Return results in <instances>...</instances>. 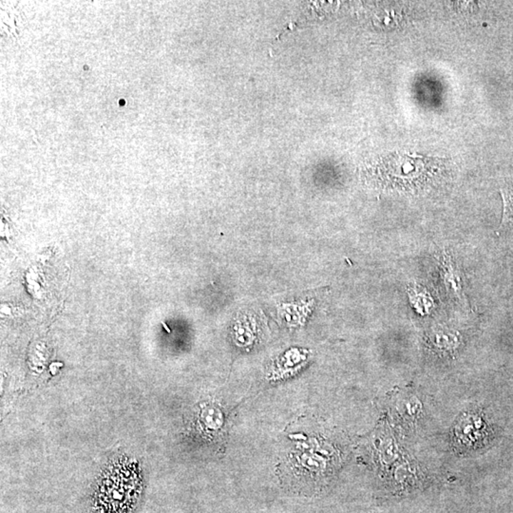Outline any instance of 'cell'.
Instances as JSON below:
<instances>
[{
  "label": "cell",
  "mask_w": 513,
  "mask_h": 513,
  "mask_svg": "<svg viewBox=\"0 0 513 513\" xmlns=\"http://www.w3.org/2000/svg\"><path fill=\"white\" fill-rule=\"evenodd\" d=\"M409 298L415 310L420 314H427L432 310L433 303L429 293L420 285L411 286L409 288Z\"/></svg>",
  "instance_id": "obj_4"
},
{
  "label": "cell",
  "mask_w": 513,
  "mask_h": 513,
  "mask_svg": "<svg viewBox=\"0 0 513 513\" xmlns=\"http://www.w3.org/2000/svg\"><path fill=\"white\" fill-rule=\"evenodd\" d=\"M137 485V478L131 470L123 468L111 470V473L109 472V477L104 481V488H102L103 500L109 505L111 503V505L116 502L120 509L124 505V500L129 502V500L133 498Z\"/></svg>",
  "instance_id": "obj_2"
},
{
  "label": "cell",
  "mask_w": 513,
  "mask_h": 513,
  "mask_svg": "<svg viewBox=\"0 0 513 513\" xmlns=\"http://www.w3.org/2000/svg\"><path fill=\"white\" fill-rule=\"evenodd\" d=\"M439 261L440 276L448 295L462 305H468L466 298L463 274L455 261L449 253L443 252L437 256Z\"/></svg>",
  "instance_id": "obj_3"
},
{
  "label": "cell",
  "mask_w": 513,
  "mask_h": 513,
  "mask_svg": "<svg viewBox=\"0 0 513 513\" xmlns=\"http://www.w3.org/2000/svg\"><path fill=\"white\" fill-rule=\"evenodd\" d=\"M449 171V161L419 154L393 153L365 168L366 180L384 190L418 193L438 185Z\"/></svg>",
  "instance_id": "obj_1"
},
{
  "label": "cell",
  "mask_w": 513,
  "mask_h": 513,
  "mask_svg": "<svg viewBox=\"0 0 513 513\" xmlns=\"http://www.w3.org/2000/svg\"><path fill=\"white\" fill-rule=\"evenodd\" d=\"M503 200L502 226H513V178L500 189Z\"/></svg>",
  "instance_id": "obj_5"
}]
</instances>
